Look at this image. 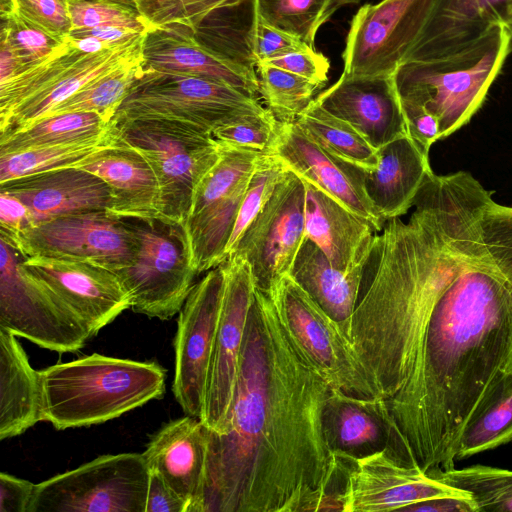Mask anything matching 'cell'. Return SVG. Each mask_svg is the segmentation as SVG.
<instances>
[{
	"mask_svg": "<svg viewBox=\"0 0 512 512\" xmlns=\"http://www.w3.org/2000/svg\"><path fill=\"white\" fill-rule=\"evenodd\" d=\"M492 193L463 171L432 186L443 284L418 369L386 400L403 463L429 475L454 467L468 419L512 372V207Z\"/></svg>",
	"mask_w": 512,
	"mask_h": 512,
	"instance_id": "1",
	"label": "cell"
},
{
	"mask_svg": "<svg viewBox=\"0 0 512 512\" xmlns=\"http://www.w3.org/2000/svg\"><path fill=\"white\" fill-rule=\"evenodd\" d=\"M330 389L255 288L228 429L209 431L200 512L341 511L332 487L346 462L325 432Z\"/></svg>",
	"mask_w": 512,
	"mask_h": 512,
	"instance_id": "2",
	"label": "cell"
},
{
	"mask_svg": "<svg viewBox=\"0 0 512 512\" xmlns=\"http://www.w3.org/2000/svg\"><path fill=\"white\" fill-rule=\"evenodd\" d=\"M413 208L408 221L389 219L375 236L372 274L352 318L351 341L385 400L415 375L443 284L432 202L423 185Z\"/></svg>",
	"mask_w": 512,
	"mask_h": 512,
	"instance_id": "3",
	"label": "cell"
},
{
	"mask_svg": "<svg viewBox=\"0 0 512 512\" xmlns=\"http://www.w3.org/2000/svg\"><path fill=\"white\" fill-rule=\"evenodd\" d=\"M40 372L43 421L58 430L101 424L165 393L166 372L153 361L94 353Z\"/></svg>",
	"mask_w": 512,
	"mask_h": 512,
	"instance_id": "4",
	"label": "cell"
},
{
	"mask_svg": "<svg viewBox=\"0 0 512 512\" xmlns=\"http://www.w3.org/2000/svg\"><path fill=\"white\" fill-rule=\"evenodd\" d=\"M511 51L508 30L497 24L461 47L398 67L393 74L399 98L432 115L444 139L482 106Z\"/></svg>",
	"mask_w": 512,
	"mask_h": 512,
	"instance_id": "5",
	"label": "cell"
},
{
	"mask_svg": "<svg viewBox=\"0 0 512 512\" xmlns=\"http://www.w3.org/2000/svg\"><path fill=\"white\" fill-rule=\"evenodd\" d=\"M147 33L97 53L79 51L67 37L46 60L0 83V135L47 116L94 80L143 62Z\"/></svg>",
	"mask_w": 512,
	"mask_h": 512,
	"instance_id": "6",
	"label": "cell"
},
{
	"mask_svg": "<svg viewBox=\"0 0 512 512\" xmlns=\"http://www.w3.org/2000/svg\"><path fill=\"white\" fill-rule=\"evenodd\" d=\"M112 124L118 137L151 165L160 188L159 217L183 224L199 182L220 158V145L212 132L167 119Z\"/></svg>",
	"mask_w": 512,
	"mask_h": 512,
	"instance_id": "7",
	"label": "cell"
},
{
	"mask_svg": "<svg viewBox=\"0 0 512 512\" xmlns=\"http://www.w3.org/2000/svg\"><path fill=\"white\" fill-rule=\"evenodd\" d=\"M267 110L259 99L225 83L143 68L112 123L167 119L213 132L218 127Z\"/></svg>",
	"mask_w": 512,
	"mask_h": 512,
	"instance_id": "8",
	"label": "cell"
},
{
	"mask_svg": "<svg viewBox=\"0 0 512 512\" xmlns=\"http://www.w3.org/2000/svg\"><path fill=\"white\" fill-rule=\"evenodd\" d=\"M266 293L293 345L331 388L359 398L384 399L340 325L290 274Z\"/></svg>",
	"mask_w": 512,
	"mask_h": 512,
	"instance_id": "9",
	"label": "cell"
},
{
	"mask_svg": "<svg viewBox=\"0 0 512 512\" xmlns=\"http://www.w3.org/2000/svg\"><path fill=\"white\" fill-rule=\"evenodd\" d=\"M139 239L132 265L113 271L127 291L134 312L167 320L178 313L198 275L183 224L127 218Z\"/></svg>",
	"mask_w": 512,
	"mask_h": 512,
	"instance_id": "10",
	"label": "cell"
},
{
	"mask_svg": "<svg viewBox=\"0 0 512 512\" xmlns=\"http://www.w3.org/2000/svg\"><path fill=\"white\" fill-rule=\"evenodd\" d=\"M143 453L99 456L35 485L28 512H145Z\"/></svg>",
	"mask_w": 512,
	"mask_h": 512,
	"instance_id": "11",
	"label": "cell"
},
{
	"mask_svg": "<svg viewBox=\"0 0 512 512\" xmlns=\"http://www.w3.org/2000/svg\"><path fill=\"white\" fill-rule=\"evenodd\" d=\"M0 328L59 353L83 348L92 337L78 316L21 266L25 255L0 236Z\"/></svg>",
	"mask_w": 512,
	"mask_h": 512,
	"instance_id": "12",
	"label": "cell"
},
{
	"mask_svg": "<svg viewBox=\"0 0 512 512\" xmlns=\"http://www.w3.org/2000/svg\"><path fill=\"white\" fill-rule=\"evenodd\" d=\"M221 265L223 290L200 417L207 429L217 435L225 434L228 429L256 288L244 258L231 256Z\"/></svg>",
	"mask_w": 512,
	"mask_h": 512,
	"instance_id": "13",
	"label": "cell"
},
{
	"mask_svg": "<svg viewBox=\"0 0 512 512\" xmlns=\"http://www.w3.org/2000/svg\"><path fill=\"white\" fill-rule=\"evenodd\" d=\"M12 244L25 256L85 262L112 272L132 265L139 249L131 221L107 211L53 218L27 228Z\"/></svg>",
	"mask_w": 512,
	"mask_h": 512,
	"instance_id": "14",
	"label": "cell"
},
{
	"mask_svg": "<svg viewBox=\"0 0 512 512\" xmlns=\"http://www.w3.org/2000/svg\"><path fill=\"white\" fill-rule=\"evenodd\" d=\"M435 0H381L353 16L342 53L347 76L391 75L425 30Z\"/></svg>",
	"mask_w": 512,
	"mask_h": 512,
	"instance_id": "15",
	"label": "cell"
},
{
	"mask_svg": "<svg viewBox=\"0 0 512 512\" xmlns=\"http://www.w3.org/2000/svg\"><path fill=\"white\" fill-rule=\"evenodd\" d=\"M305 192L304 181L287 169L228 256L247 261L260 290L268 292L290 273L306 239Z\"/></svg>",
	"mask_w": 512,
	"mask_h": 512,
	"instance_id": "16",
	"label": "cell"
},
{
	"mask_svg": "<svg viewBox=\"0 0 512 512\" xmlns=\"http://www.w3.org/2000/svg\"><path fill=\"white\" fill-rule=\"evenodd\" d=\"M224 271L210 269L195 283L179 311L174 337L172 391L186 415L201 417L220 308Z\"/></svg>",
	"mask_w": 512,
	"mask_h": 512,
	"instance_id": "17",
	"label": "cell"
},
{
	"mask_svg": "<svg viewBox=\"0 0 512 512\" xmlns=\"http://www.w3.org/2000/svg\"><path fill=\"white\" fill-rule=\"evenodd\" d=\"M337 455L346 461L338 494L343 512L403 511L457 490L417 467L400 463L385 449L362 456Z\"/></svg>",
	"mask_w": 512,
	"mask_h": 512,
	"instance_id": "18",
	"label": "cell"
},
{
	"mask_svg": "<svg viewBox=\"0 0 512 512\" xmlns=\"http://www.w3.org/2000/svg\"><path fill=\"white\" fill-rule=\"evenodd\" d=\"M22 269L51 289L95 336L131 308V299L109 269L85 262L24 256Z\"/></svg>",
	"mask_w": 512,
	"mask_h": 512,
	"instance_id": "19",
	"label": "cell"
},
{
	"mask_svg": "<svg viewBox=\"0 0 512 512\" xmlns=\"http://www.w3.org/2000/svg\"><path fill=\"white\" fill-rule=\"evenodd\" d=\"M302 180L314 185L381 231L385 221L375 210L365 190V170L323 150L293 122H279L268 152Z\"/></svg>",
	"mask_w": 512,
	"mask_h": 512,
	"instance_id": "20",
	"label": "cell"
},
{
	"mask_svg": "<svg viewBox=\"0 0 512 512\" xmlns=\"http://www.w3.org/2000/svg\"><path fill=\"white\" fill-rule=\"evenodd\" d=\"M314 99L326 111L353 126L377 150L409 135L394 74L347 76L342 73Z\"/></svg>",
	"mask_w": 512,
	"mask_h": 512,
	"instance_id": "21",
	"label": "cell"
},
{
	"mask_svg": "<svg viewBox=\"0 0 512 512\" xmlns=\"http://www.w3.org/2000/svg\"><path fill=\"white\" fill-rule=\"evenodd\" d=\"M144 68L212 79L259 99L256 68L211 49L184 27L149 31L143 44Z\"/></svg>",
	"mask_w": 512,
	"mask_h": 512,
	"instance_id": "22",
	"label": "cell"
},
{
	"mask_svg": "<svg viewBox=\"0 0 512 512\" xmlns=\"http://www.w3.org/2000/svg\"><path fill=\"white\" fill-rule=\"evenodd\" d=\"M0 192L28 208L32 226L56 217L107 211L113 205L108 184L90 171L67 167L21 177L0 184Z\"/></svg>",
	"mask_w": 512,
	"mask_h": 512,
	"instance_id": "23",
	"label": "cell"
},
{
	"mask_svg": "<svg viewBox=\"0 0 512 512\" xmlns=\"http://www.w3.org/2000/svg\"><path fill=\"white\" fill-rule=\"evenodd\" d=\"M208 449L209 430L186 415L162 426L143 453L149 469L187 502V512H200Z\"/></svg>",
	"mask_w": 512,
	"mask_h": 512,
	"instance_id": "24",
	"label": "cell"
},
{
	"mask_svg": "<svg viewBox=\"0 0 512 512\" xmlns=\"http://www.w3.org/2000/svg\"><path fill=\"white\" fill-rule=\"evenodd\" d=\"M304 184L306 239L343 272L365 267L376 228L314 185L306 181Z\"/></svg>",
	"mask_w": 512,
	"mask_h": 512,
	"instance_id": "25",
	"label": "cell"
},
{
	"mask_svg": "<svg viewBox=\"0 0 512 512\" xmlns=\"http://www.w3.org/2000/svg\"><path fill=\"white\" fill-rule=\"evenodd\" d=\"M73 167L90 171L108 184L113 197L110 214L135 219L159 217L157 177L146 158L118 135L113 143Z\"/></svg>",
	"mask_w": 512,
	"mask_h": 512,
	"instance_id": "26",
	"label": "cell"
},
{
	"mask_svg": "<svg viewBox=\"0 0 512 512\" xmlns=\"http://www.w3.org/2000/svg\"><path fill=\"white\" fill-rule=\"evenodd\" d=\"M324 425L327 440L337 454L362 456L385 449L400 462L385 399L359 398L331 388Z\"/></svg>",
	"mask_w": 512,
	"mask_h": 512,
	"instance_id": "27",
	"label": "cell"
},
{
	"mask_svg": "<svg viewBox=\"0 0 512 512\" xmlns=\"http://www.w3.org/2000/svg\"><path fill=\"white\" fill-rule=\"evenodd\" d=\"M432 170L429 152L405 135L378 149V165L365 173V190L386 222L405 215L426 175Z\"/></svg>",
	"mask_w": 512,
	"mask_h": 512,
	"instance_id": "28",
	"label": "cell"
},
{
	"mask_svg": "<svg viewBox=\"0 0 512 512\" xmlns=\"http://www.w3.org/2000/svg\"><path fill=\"white\" fill-rule=\"evenodd\" d=\"M512 19V0H435L430 19L409 60L461 47Z\"/></svg>",
	"mask_w": 512,
	"mask_h": 512,
	"instance_id": "29",
	"label": "cell"
},
{
	"mask_svg": "<svg viewBox=\"0 0 512 512\" xmlns=\"http://www.w3.org/2000/svg\"><path fill=\"white\" fill-rule=\"evenodd\" d=\"M43 421L41 372L30 365L16 336L0 328V440Z\"/></svg>",
	"mask_w": 512,
	"mask_h": 512,
	"instance_id": "30",
	"label": "cell"
},
{
	"mask_svg": "<svg viewBox=\"0 0 512 512\" xmlns=\"http://www.w3.org/2000/svg\"><path fill=\"white\" fill-rule=\"evenodd\" d=\"M365 267L343 272L335 268L312 241L305 239L289 274L351 340L352 318Z\"/></svg>",
	"mask_w": 512,
	"mask_h": 512,
	"instance_id": "31",
	"label": "cell"
},
{
	"mask_svg": "<svg viewBox=\"0 0 512 512\" xmlns=\"http://www.w3.org/2000/svg\"><path fill=\"white\" fill-rule=\"evenodd\" d=\"M512 440V372L503 373L486 391L465 424L456 460Z\"/></svg>",
	"mask_w": 512,
	"mask_h": 512,
	"instance_id": "32",
	"label": "cell"
},
{
	"mask_svg": "<svg viewBox=\"0 0 512 512\" xmlns=\"http://www.w3.org/2000/svg\"><path fill=\"white\" fill-rule=\"evenodd\" d=\"M114 125L95 112H71L41 118L0 135V155L98 138Z\"/></svg>",
	"mask_w": 512,
	"mask_h": 512,
	"instance_id": "33",
	"label": "cell"
},
{
	"mask_svg": "<svg viewBox=\"0 0 512 512\" xmlns=\"http://www.w3.org/2000/svg\"><path fill=\"white\" fill-rule=\"evenodd\" d=\"M295 122L330 155L367 172L376 169L378 150L353 126L326 111L315 99Z\"/></svg>",
	"mask_w": 512,
	"mask_h": 512,
	"instance_id": "34",
	"label": "cell"
},
{
	"mask_svg": "<svg viewBox=\"0 0 512 512\" xmlns=\"http://www.w3.org/2000/svg\"><path fill=\"white\" fill-rule=\"evenodd\" d=\"M361 0H254L257 19L285 31L315 49L320 27L341 8Z\"/></svg>",
	"mask_w": 512,
	"mask_h": 512,
	"instance_id": "35",
	"label": "cell"
},
{
	"mask_svg": "<svg viewBox=\"0 0 512 512\" xmlns=\"http://www.w3.org/2000/svg\"><path fill=\"white\" fill-rule=\"evenodd\" d=\"M117 139L116 128L101 137L0 155V184L60 168L73 167Z\"/></svg>",
	"mask_w": 512,
	"mask_h": 512,
	"instance_id": "36",
	"label": "cell"
},
{
	"mask_svg": "<svg viewBox=\"0 0 512 512\" xmlns=\"http://www.w3.org/2000/svg\"><path fill=\"white\" fill-rule=\"evenodd\" d=\"M431 476L467 493L476 507V512H512L511 470L475 465L462 469L453 467Z\"/></svg>",
	"mask_w": 512,
	"mask_h": 512,
	"instance_id": "37",
	"label": "cell"
},
{
	"mask_svg": "<svg viewBox=\"0 0 512 512\" xmlns=\"http://www.w3.org/2000/svg\"><path fill=\"white\" fill-rule=\"evenodd\" d=\"M255 67L260 97L279 122L295 121L321 88L303 77L265 62H257Z\"/></svg>",
	"mask_w": 512,
	"mask_h": 512,
	"instance_id": "38",
	"label": "cell"
},
{
	"mask_svg": "<svg viewBox=\"0 0 512 512\" xmlns=\"http://www.w3.org/2000/svg\"><path fill=\"white\" fill-rule=\"evenodd\" d=\"M143 68L144 61L102 76L55 107L47 116L71 112H95L107 123L112 124L117 109L135 80L143 72Z\"/></svg>",
	"mask_w": 512,
	"mask_h": 512,
	"instance_id": "39",
	"label": "cell"
},
{
	"mask_svg": "<svg viewBox=\"0 0 512 512\" xmlns=\"http://www.w3.org/2000/svg\"><path fill=\"white\" fill-rule=\"evenodd\" d=\"M71 31L96 27H126L139 32L154 30L137 9L113 0H66Z\"/></svg>",
	"mask_w": 512,
	"mask_h": 512,
	"instance_id": "40",
	"label": "cell"
},
{
	"mask_svg": "<svg viewBox=\"0 0 512 512\" xmlns=\"http://www.w3.org/2000/svg\"><path fill=\"white\" fill-rule=\"evenodd\" d=\"M286 171L287 168L284 164L273 154L264 153L261 155L241 202L227 247L226 259L248 225L265 206Z\"/></svg>",
	"mask_w": 512,
	"mask_h": 512,
	"instance_id": "41",
	"label": "cell"
},
{
	"mask_svg": "<svg viewBox=\"0 0 512 512\" xmlns=\"http://www.w3.org/2000/svg\"><path fill=\"white\" fill-rule=\"evenodd\" d=\"M1 18H18L58 41L70 35L66 0H1Z\"/></svg>",
	"mask_w": 512,
	"mask_h": 512,
	"instance_id": "42",
	"label": "cell"
},
{
	"mask_svg": "<svg viewBox=\"0 0 512 512\" xmlns=\"http://www.w3.org/2000/svg\"><path fill=\"white\" fill-rule=\"evenodd\" d=\"M278 130V121L267 110L213 130L214 139L221 145L268 153Z\"/></svg>",
	"mask_w": 512,
	"mask_h": 512,
	"instance_id": "43",
	"label": "cell"
},
{
	"mask_svg": "<svg viewBox=\"0 0 512 512\" xmlns=\"http://www.w3.org/2000/svg\"><path fill=\"white\" fill-rule=\"evenodd\" d=\"M1 32L7 35L23 70L43 62L64 43L18 18L2 20Z\"/></svg>",
	"mask_w": 512,
	"mask_h": 512,
	"instance_id": "44",
	"label": "cell"
},
{
	"mask_svg": "<svg viewBox=\"0 0 512 512\" xmlns=\"http://www.w3.org/2000/svg\"><path fill=\"white\" fill-rule=\"evenodd\" d=\"M249 47L256 64L309 46L297 37L256 18L249 37Z\"/></svg>",
	"mask_w": 512,
	"mask_h": 512,
	"instance_id": "45",
	"label": "cell"
},
{
	"mask_svg": "<svg viewBox=\"0 0 512 512\" xmlns=\"http://www.w3.org/2000/svg\"><path fill=\"white\" fill-rule=\"evenodd\" d=\"M264 62L303 77L320 87L328 80L329 59L310 47Z\"/></svg>",
	"mask_w": 512,
	"mask_h": 512,
	"instance_id": "46",
	"label": "cell"
},
{
	"mask_svg": "<svg viewBox=\"0 0 512 512\" xmlns=\"http://www.w3.org/2000/svg\"><path fill=\"white\" fill-rule=\"evenodd\" d=\"M31 226V215L25 204L0 192V236L14 243L20 233Z\"/></svg>",
	"mask_w": 512,
	"mask_h": 512,
	"instance_id": "47",
	"label": "cell"
},
{
	"mask_svg": "<svg viewBox=\"0 0 512 512\" xmlns=\"http://www.w3.org/2000/svg\"><path fill=\"white\" fill-rule=\"evenodd\" d=\"M187 502L155 470L150 469L145 512H187Z\"/></svg>",
	"mask_w": 512,
	"mask_h": 512,
	"instance_id": "48",
	"label": "cell"
},
{
	"mask_svg": "<svg viewBox=\"0 0 512 512\" xmlns=\"http://www.w3.org/2000/svg\"><path fill=\"white\" fill-rule=\"evenodd\" d=\"M35 485L32 482L0 473V512H28Z\"/></svg>",
	"mask_w": 512,
	"mask_h": 512,
	"instance_id": "49",
	"label": "cell"
},
{
	"mask_svg": "<svg viewBox=\"0 0 512 512\" xmlns=\"http://www.w3.org/2000/svg\"><path fill=\"white\" fill-rule=\"evenodd\" d=\"M406 512H476L470 496L460 490L430 498L406 507Z\"/></svg>",
	"mask_w": 512,
	"mask_h": 512,
	"instance_id": "50",
	"label": "cell"
},
{
	"mask_svg": "<svg viewBox=\"0 0 512 512\" xmlns=\"http://www.w3.org/2000/svg\"><path fill=\"white\" fill-rule=\"evenodd\" d=\"M71 44L81 52L84 53H97L106 49H110L120 43L112 44L103 40L98 39L95 36L89 34H70L68 36ZM128 40V39H127ZM126 41V40H125ZM124 42V41H123Z\"/></svg>",
	"mask_w": 512,
	"mask_h": 512,
	"instance_id": "51",
	"label": "cell"
},
{
	"mask_svg": "<svg viewBox=\"0 0 512 512\" xmlns=\"http://www.w3.org/2000/svg\"><path fill=\"white\" fill-rule=\"evenodd\" d=\"M113 1L121 3V4H124V5H127V6H130V7H133V8L136 9V5H135V1L134 0H113Z\"/></svg>",
	"mask_w": 512,
	"mask_h": 512,
	"instance_id": "52",
	"label": "cell"
},
{
	"mask_svg": "<svg viewBox=\"0 0 512 512\" xmlns=\"http://www.w3.org/2000/svg\"><path fill=\"white\" fill-rule=\"evenodd\" d=\"M243 1L254 7V0H243Z\"/></svg>",
	"mask_w": 512,
	"mask_h": 512,
	"instance_id": "53",
	"label": "cell"
}]
</instances>
